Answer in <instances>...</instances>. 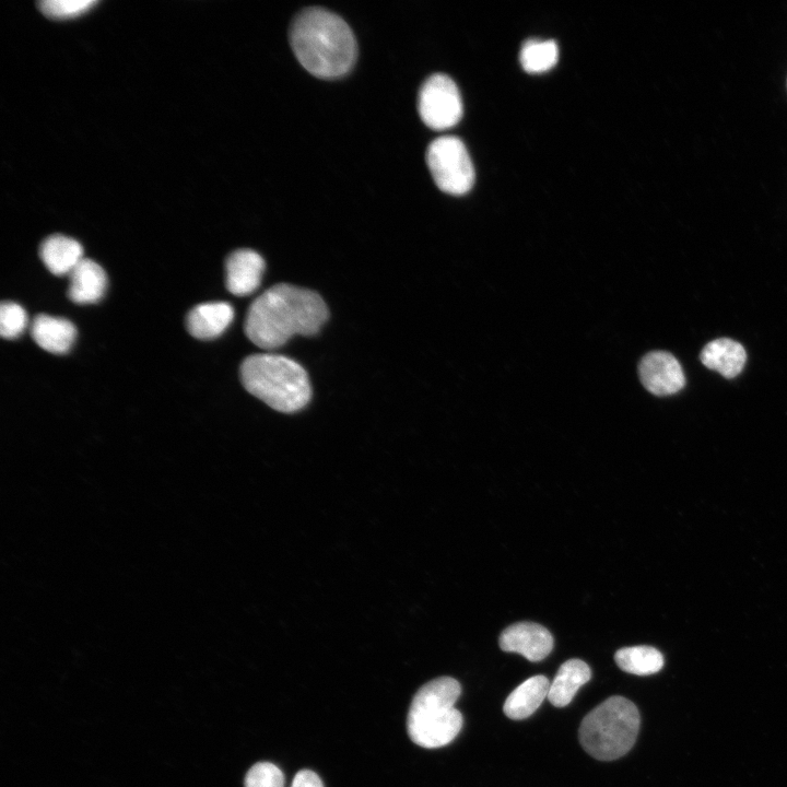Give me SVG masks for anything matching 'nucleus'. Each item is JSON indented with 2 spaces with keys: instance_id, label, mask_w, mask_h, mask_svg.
<instances>
[{
  "instance_id": "4be33fe9",
  "label": "nucleus",
  "mask_w": 787,
  "mask_h": 787,
  "mask_svg": "<svg viewBox=\"0 0 787 787\" xmlns=\"http://www.w3.org/2000/svg\"><path fill=\"white\" fill-rule=\"evenodd\" d=\"M282 771L270 762H258L247 772L245 787H283Z\"/></svg>"
},
{
  "instance_id": "423d86ee",
  "label": "nucleus",
  "mask_w": 787,
  "mask_h": 787,
  "mask_svg": "<svg viewBox=\"0 0 787 787\" xmlns=\"http://www.w3.org/2000/svg\"><path fill=\"white\" fill-rule=\"evenodd\" d=\"M426 163L436 186L444 192L461 196L474 183V168L463 142L455 136L434 139L426 150Z\"/></svg>"
},
{
  "instance_id": "4468645a",
  "label": "nucleus",
  "mask_w": 787,
  "mask_h": 787,
  "mask_svg": "<svg viewBox=\"0 0 787 787\" xmlns=\"http://www.w3.org/2000/svg\"><path fill=\"white\" fill-rule=\"evenodd\" d=\"M550 684L542 674L525 680L505 700L504 714L514 720L531 716L548 697Z\"/></svg>"
},
{
  "instance_id": "0eeeda50",
  "label": "nucleus",
  "mask_w": 787,
  "mask_h": 787,
  "mask_svg": "<svg viewBox=\"0 0 787 787\" xmlns=\"http://www.w3.org/2000/svg\"><path fill=\"white\" fill-rule=\"evenodd\" d=\"M418 109L423 122L434 130L457 125L462 116V101L453 79L445 73L430 75L421 85Z\"/></svg>"
},
{
  "instance_id": "39448f33",
  "label": "nucleus",
  "mask_w": 787,
  "mask_h": 787,
  "mask_svg": "<svg viewBox=\"0 0 787 787\" xmlns=\"http://www.w3.org/2000/svg\"><path fill=\"white\" fill-rule=\"evenodd\" d=\"M639 725L636 705L623 696H611L584 717L578 730L579 742L592 757L613 761L633 748Z\"/></svg>"
},
{
  "instance_id": "9b49d317",
  "label": "nucleus",
  "mask_w": 787,
  "mask_h": 787,
  "mask_svg": "<svg viewBox=\"0 0 787 787\" xmlns=\"http://www.w3.org/2000/svg\"><path fill=\"white\" fill-rule=\"evenodd\" d=\"M234 319V308L227 302L202 303L189 310L186 316L188 332L201 340L221 336Z\"/></svg>"
},
{
  "instance_id": "412c9836",
  "label": "nucleus",
  "mask_w": 787,
  "mask_h": 787,
  "mask_svg": "<svg viewBox=\"0 0 787 787\" xmlns=\"http://www.w3.org/2000/svg\"><path fill=\"white\" fill-rule=\"evenodd\" d=\"M96 3L95 0H45L38 7L49 17L67 19L83 14Z\"/></svg>"
},
{
  "instance_id": "dca6fc26",
  "label": "nucleus",
  "mask_w": 787,
  "mask_h": 787,
  "mask_svg": "<svg viewBox=\"0 0 787 787\" xmlns=\"http://www.w3.org/2000/svg\"><path fill=\"white\" fill-rule=\"evenodd\" d=\"M702 363L726 378L741 373L747 361L744 348L737 341L721 338L708 342L701 352Z\"/></svg>"
},
{
  "instance_id": "ddd939ff",
  "label": "nucleus",
  "mask_w": 787,
  "mask_h": 787,
  "mask_svg": "<svg viewBox=\"0 0 787 787\" xmlns=\"http://www.w3.org/2000/svg\"><path fill=\"white\" fill-rule=\"evenodd\" d=\"M31 336L42 349L63 354L75 342L77 328L66 318L39 314L31 324Z\"/></svg>"
},
{
  "instance_id": "aec40b11",
  "label": "nucleus",
  "mask_w": 787,
  "mask_h": 787,
  "mask_svg": "<svg viewBox=\"0 0 787 787\" xmlns=\"http://www.w3.org/2000/svg\"><path fill=\"white\" fill-rule=\"evenodd\" d=\"M27 314L17 303L7 301L0 306V333L5 339L20 337L27 327Z\"/></svg>"
},
{
  "instance_id": "f03ea898",
  "label": "nucleus",
  "mask_w": 787,
  "mask_h": 787,
  "mask_svg": "<svg viewBox=\"0 0 787 787\" xmlns=\"http://www.w3.org/2000/svg\"><path fill=\"white\" fill-rule=\"evenodd\" d=\"M289 37L299 63L318 78L342 77L355 63L354 34L341 16L328 9L310 7L298 12L291 23Z\"/></svg>"
},
{
  "instance_id": "6e6552de",
  "label": "nucleus",
  "mask_w": 787,
  "mask_h": 787,
  "mask_svg": "<svg viewBox=\"0 0 787 787\" xmlns=\"http://www.w3.org/2000/svg\"><path fill=\"white\" fill-rule=\"evenodd\" d=\"M641 381L656 396H669L680 391L685 377L679 361L665 351L646 354L638 366Z\"/></svg>"
},
{
  "instance_id": "5701e85b",
  "label": "nucleus",
  "mask_w": 787,
  "mask_h": 787,
  "mask_svg": "<svg viewBox=\"0 0 787 787\" xmlns=\"http://www.w3.org/2000/svg\"><path fill=\"white\" fill-rule=\"evenodd\" d=\"M291 787H324V784L315 772L301 770L295 774Z\"/></svg>"
},
{
  "instance_id": "f8f14e48",
  "label": "nucleus",
  "mask_w": 787,
  "mask_h": 787,
  "mask_svg": "<svg viewBox=\"0 0 787 787\" xmlns=\"http://www.w3.org/2000/svg\"><path fill=\"white\" fill-rule=\"evenodd\" d=\"M68 297L75 304L98 302L107 287V275L94 260L83 258L70 272Z\"/></svg>"
},
{
  "instance_id": "a211bd4d",
  "label": "nucleus",
  "mask_w": 787,
  "mask_h": 787,
  "mask_svg": "<svg viewBox=\"0 0 787 787\" xmlns=\"http://www.w3.org/2000/svg\"><path fill=\"white\" fill-rule=\"evenodd\" d=\"M618 667L632 674L649 676L663 667L662 654L651 646H632L619 649L614 655Z\"/></svg>"
},
{
  "instance_id": "7ed1b4c3",
  "label": "nucleus",
  "mask_w": 787,
  "mask_h": 787,
  "mask_svg": "<svg viewBox=\"0 0 787 787\" xmlns=\"http://www.w3.org/2000/svg\"><path fill=\"white\" fill-rule=\"evenodd\" d=\"M239 376L249 393L280 412H296L303 409L312 397L306 371L284 355H249L240 364Z\"/></svg>"
},
{
  "instance_id": "f3484780",
  "label": "nucleus",
  "mask_w": 787,
  "mask_h": 787,
  "mask_svg": "<svg viewBox=\"0 0 787 787\" xmlns=\"http://www.w3.org/2000/svg\"><path fill=\"white\" fill-rule=\"evenodd\" d=\"M590 678L591 670L585 661L575 658L568 659L560 666L550 684L549 702L555 707L568 705L579 688L586 684Z\"/></svg>"
},
{
  "instance_id": "20e7f679",
  "label": "nucleus",
  "mask_w": 787,
  "mask_h": 787,
  "mask_svg": "<svg viewBox=\"0 0 787 787\" xmlns=\"http://www.w3.org/2000/svg\"><path fill=\"white\" fill-rule=\"evenodd\" d=\"M460 693L459 682L450 677L436 678L418 690L407 717L408 735L415 744L436 749L457 737L463 724L455 708Z\"/></svg>"
},
{
  "instance_id": "6ab92c4d",
  "label": "nucleus",
  "mask_w": 787,
  "mask_h": 787,
  "mask_svg": "<svg viewBox=\"0 0 787 787\" xmlns=\"http://www.w3.org/2000/svg\"><path fill=\"white\" fill-rule=\"evenodd\" d=\"M559 48L554 40H527L520 50L519 60L525 71L541 73L555 66Z\"/></svg>"
},
{
  "instance_id": "f257e3e1",
  "label": "nucleus",
  "mask_w": 787,
  "mask_h": 787,
  "mask_svg": "<svg viewBox=\"0 0 787 787\" xmlns=\"http://www.w3.org/2000/svg\"><path fill=\"white\" fill-rule=\"evenodd\" d=\"M329 316L319 294L287 283L266 290L249 306L244 329L265 350L277 349L295 334L317 333Z\"/></svg>"
},
{
  "instance_id": "2eb2a0df",
  "label": "nucleus",
  "mask_w": 787,
  "mask_h": 787,
  "mask_svg": "<svg viewBox=\"0 0 787 787\" xmlns=\"http://www.w3.org/2000/svg\"><path fill=\"white\" fill-rule=\"evenodd\" d=\"M39 257L46 268L56 275L70 274L84 258L81 244L60 234L50 235L43 240Z\"/></svg>"
},
{
  "instance_id": "1a4fd4ad",
  "label": "nucleus",
  "mask_w": 787,
  "mask_h": 787,
  "mask_svg": "<svg viewBox=\"0 0 787 787\" xmlns=\"http://www.w3.org/2000/svg\"><path fill=\"white\" fill-rule=\"evenodd\" d=\"M498 643L502 650L520 654L532 662L544 659L553 648L551 633L532 622L509 625L500 635Z\"/></svg>"
},
{
  "instance_id": "9d476101",
  "label": "nucleus",
  "mask_w": 787,
  "mask_h": 787,
  "mask_svg": "<svg viewBox=\"0 0 787 787\" xmlns=\"http://www.w3.org/2000/svg\"><path fill=\"white\" fill-rule=\"evenodd\" d=\"M263 271L265 260L257 251L237 249L225 262L226 289L237 296L249 295L259 287Z\"/></svg>"
}]
</instances>
